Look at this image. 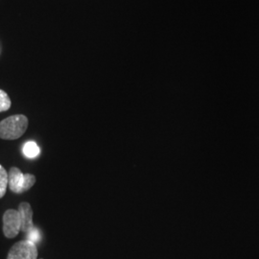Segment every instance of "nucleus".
I'll return each mask as SVG.
<instances>
[{"mask_svg": "<svg viewBox=\"0 0 259 259\" xmlns=\"http://www.w3.org/2000/svg\"><path fill=\"white\" fill-rule=\"evenodd\" d=\"M28 128V118L23 114H15L0 122V139L16 140L21 138Z\"/></svg>", "mask_w": 259, "mask_h": 259, "instance_id": "obj_1", "label": "nucleus"}, {"mask_svg": "<svg viewBox=\"0 0 259 259\" xmlns=\"http://www.w3.org/2000/svg\"><path fill=\"white\" fill-rule=\"evenodd\" d=\"M36 184V177L23 174L18 167H12L8 172V186L16 194H21L31 189Z\"/></svg>", "mask_w": 259, "mask_h": 259, "instance_id": "obj_2", "label": "nucleus"}, {"mask_svg": "<svg viewBox=\"0 0 259 259\" xmlns=\"http://www.w3.org/2000/svg\"><path fill=\"white\" fill-rule=\"evenodd\" d=\"M19 214L21 217V232L26 235V240L35 244L39 241V232L33 223V209L29 203L23 202L19 205Z\"/></svg>", "mask_w": 259, "mask_h": 259, "instance_id": "obj_3", "label": "nucleus"}, {"mask_svg": "<svg viewBox=\"0 0 259 259\" xmlns=\"http://www.w3.org/2000/svg\"><path fill=\"white\" fill-rule=\"evenodd\" d=\"M37 245L30 240L17 242L8 252L7 259H37Z\"/></svg>", "mask_w": 259, "mask_h": 259, "instance_id": "obj_4", "label": "nucleus"}, {"mask_svg": "<svg viewBox=\"0 0 259 259\" xmlns=\"http://www.w3.org/2000/svg\"><path fill=\"white\" fill-rule=\"evenodd\" d=\"M21 231V217L19 210L8 209L3 214V233L7 238H15Z\"/></svg>", "mask_w": 259, "mask_h": 259, "instance_id": "obj_5", "label": "nucleus"}, {"mask_svg": "<svg viewBox=\"0 0 259 259\" xmlns=\"http://www.w3.org/2000/svg\"><path fill=\"white\" fill-rule=\"evenodd\" d=\"M39 152H40V150H39V147L37 146L36 142L28 141L24 144L23 154H24L25 157H29V158H34V157L38 156Z\"/></svg>", "mask_w": 259, "mask_h": 259, "instance_id": "obj_6", "label": "nucleus"}, {"mask_svg": "<svg viewBox=\"0 0 259 259\" xmlns=\"http://www.w3.org/2000/svg\"><path fill=\"white\" fill-rule=\"evenodd\" d=\"M8 187V172L0 164V199L3 198Z\"/></svg>", "mask_w": 259, "mask_h": 259, "instance_id": "obj_7", "label": "nucleus"}, {"mask_svg": "<svg viewBox=\"0 0 259 259\" xmlns=\"http://www.w3.org/2000/svg\"><path fill=\"white\" fill-rule=\"evenodd\" d=\"M11 105L12 102H11L9 95L4 91L0 90V112L8 111L11 108Z\"/></svg>", "mask_w": 259, "mask_h": 259, "instance_id": "obj_8", "label": "nucleus"}]
</instances>
